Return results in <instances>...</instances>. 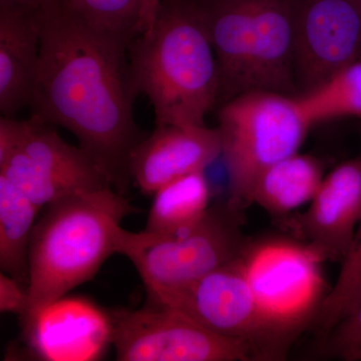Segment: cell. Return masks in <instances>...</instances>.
Returning a JSON list of instances; mask_svg holds the SVG:
<instances>
[{"label": "cell", "instance_id": "obj_23", "mask_svg": "<svg viewBox=\"0 0 361 361\" xmlns=\"http://www.w3.org/2000/svg\"><path fill=\"white\" fill-rule=\"evenodd\" d=\"M28 310L27 290L23 288V284L18 279L0 273V311L2 313H13L20 316L21 319Z\"/></svg>", "mask_w": 361, "mask_h": 361}, {"label": "cell", "instance_id": "obj_14", "mask_svg": "<svg viewBox=\"0 0 361 361\" xmlns=\"http://www.w3.org/2000/svg\"><path fill=\"white\" fill-rule=\"evenodd\" d=\"M218 128L156 126L130 154V180L145 195H154L171 180L204 171L222 153Z\"/></svg>", "mask_w": 361, "mask_h": 361}, {"label": "cell", "instance_id": "obj_5", "mask_svg": "<svg viewBox=\"0 0 361 361\" xmlns=\"http://www.w3.org/2000/svg\"><path fill=\"white\" fill-rule=\"evenodd\" d=\"M310 128L295 97L256 90L223 104L218 129L229 174V206L242 213L251 205L259 176L296 154Z\"/></svg>", "mask_w": 361, "mask_h": 361}, {"label": "cell", "instance_id": "obj_4", "mask_svg": "<svg viewBox=\"0 0 361 361\" xmlns=\"http://www.w3.org/2000/svg\"><path fill=\"white\" fill-rule=\"evenodd\" d=\"M219 70L218 103L256 90L290 96L295 85L293 0H192Z\"/></svg>", "mask_w": 361, "mask_h": 361}, {"label": "cell", "instance_id": "obj_20", "mask_svg": "<svg viewBox=\"0 0 361 361\" xmlns=\"http://www.w3.org/2000/svg\"><path fill=\"white\" fill-rule=\"evenodd\" d=\"M361 300V220L353 248L314 318L323 337L355 311Z\"/></svg>", "mask_w": 361, "mask_h": 361}, {"label": "cell", "instance_id": "obj_3", "mask_svg": "<svg viewBox=\"0 0 361 361\" xmlns=\"http://www.w3.org/2000/svg\"><path fill=\"white\" fill-rule=\"evenodd\" d=\"M47 208L30 241L23 318L90 281L111 255L122 254L130 232L123 220L135 212L113 187L73 195Z\"/></svg>", "mask_w": 361, "mask_h": 361}, {"label": "cell", "instance_id": "obj_2", "mask_svg": "<svg viewBox=\"0 0 361 361\" xmlns=\"http://www.w3.org/2000/svg\"><path fill=\"white\" fill-rule=\"evenodd\" d=\"M129 68L133 92L148 97L156 126H206L218 104L219 70L192 0H161L151 32L130 42Z\"/></svg>", "mask_w": 361, "mask_h": 361}, {"label": "cell", "instance_id": "obj_6", "mask_svg": "<svg viewBox=\"0 0 361 361\" xmlns=\"http://www.w3.org/2000/svg\"><path fill=\"white\" fill-rule=\"evenodd\" d=\"M0 174L40 210L73 195L113 187L84 149L71 146L52 126L33 118L1 116Z\"/></svg>", "mask_w": 361, "mask_h": 361}, {"label": "cell", "instance_id": "obj_11", "mask_svg": "<svg viewBox=\"0 0 361 361\" xmlns=\"http://www.w3.org/2000/svg\"><path fill=\"white\" fill-rule=\"evenodd\" d=\"M293 6L295 80L310 92L361 59V4L293 0Z\"/></svg>", "mask_w": 361, "mask_h": 361}, {"label": "cell", "instance_id": "obj_21", "mask_svg": "<svg viewBox=\"0 0 361 361\" xmlns=\"http://www.w3.org/2000/svg\"><path fill=\"white\" fill-rule=\"evenodd\" d=\"M80 18L126 42L139 35L140 0H61Z\"/></svg>", "mask_w": 361, "mask_h": 361}, {"label": "cell", "instance_id": "obj_12", "mask_svg": "<svg viewBox=\"0 0 361 361\" xmlns=\"http://www.w3.org/2000/svg\"><path fill=\"white\" fill-rule=\"evenodd\" d=\"M28 350L37 360H99L113 344L110 312L80 297L63 296L23 319Z\"/></svg>", "mask_w": 361, "mask_h": 361}, {"label": "cell", "instance_id": "obj_1", "mask_svg": "<svg viewBox=\"0 0 361 361\" xmlns=\"http://www.w3.org/2000/svg\"><path fill=\"white\" fill-rule=\"evenodd\" d=\"M40 61L32 118L70 130L123 194L142 137L134 118L130 44L90 25L61 0L35 11Z\"/></svg>", "mask_w": 361, "mask_h": 361}, {"label": "cell", "instance_id": "obj_17", "mask_svg": "<svg viewBox=\"0 0 361 361\" xmlns=\"http://www.w3.org/2000/svg\"><path fill=\"white\" fill-rule=\"evenodd\" d=\"M144 231L172 235L198 224L208 212L211 187L204 171L171 180L153 195Z\"/></svg>", "mask_w": 361, "mask_h": 361}, {"label": "cell", "instance_id": "obj_26", "mask_svg": "<svg viewBox=\"0 0 361 361\" xmlns=\"http://www.w3.org/2000/svg\"><path fill=\"white\" fill-rule=\"evenodd\" d=\"M360 4H361V0H360Z\"/></svg>", "mask_w": 361, "mask_h": 361}, {"label": "cell", "instance_id": "obj_16", "mask_svg": "<svg viewBox=\"0 0 361 361\" xmlns=\"http://www.w3.org/2000/svg\"><path fill=\"white\" fill-rule=\"evenodd\" d=\"M322 180L319 161L296 153L263 171L254 185L252 203L272 215H286L312 201Z\"/></svg>", "mask_w": 361, "mask_h": 361}, {"label": "cell", "instance_id": "obj_18", "mask_svg": "<svg viewBox=\"0 0 361 361\" xmlns=\"http://www.w3.org/2000/svg\"><path fill=\"white\" fill-rule=\"evenodd\" d=\"M39 211L26 195L0 174V268L26 287L30 241Z\"/></svg>", "mask_w": 361, "mask_h": 361}, {"label": "cell", "instance_id": "obj_19", "mask_svg": "<svg viewBox=\"0 0 361 361\" xmlns=\"http://www.w3.org/2000/svg\"><path fill=\"white\" fill-rule=\"evenodd\" d=\"M311 127L343 118H361V59L297 97Z\"/></svg>", "mask_w": 361, "mask_h": 361}, {"label": "cell", "instance_id": "obj_8", "mask_svg": "<svg viewBox=\"0 0 361 361\" xmlns=\"http://www.w3.org/2000/svg\"><path fill=\"white\" fill-rule=\"evenodd\" d=\"M237 261L266 319L294 341L327 295L322 256L307 244L271 239L247 246Z\"/></svg>", "mask_w": 361, "mask_h": 361}, {"label": "cell", "instance_id": "obj_13", "mask_svg": "<svg viewBox=\"0 0 361 361\" xmlns=\"http://www.w3.org/2000/svg\"><path fill=\"white\" fill-rule=\"evenodd\" d=\"M361 220V159L342 163L322 180L308 210L292 228L323 260L343 262Z\"/></svg>", "mask_w": 361, "mask_h": 361}, {"label": "cell", "instance_id": "obj_15", "mask_svg": "<svg viewBox=\"0 0 361 361\" xmlns=\"http://www.w3.org/2000/svg\"><path fill=\"white\" fill-rule=\"evenodd\" d=\"M40 61L35 11L0 6V111L14 116L32 104Z\"/></svg>", "mask_w": 361, "mask_h": 361}, {"label": "cell", "instance_id": "obj_24", "mask_svg": "<svg viewBox=\"0 0 361 361\" xmlns=\"http://www.w3.org/2000/svg\"><path fill=\"white\" fill-rule=\"evenodd\" d=\"M161 1V0H140L141 18H140L139 35L151 32L155 23Z\"/></svg>", "mask_w": 361, "mask_h": 361}, {"label": "cell", "instance_id": "obj_22", "mask_svg": "<svg viewBox=\"0 0 361 361\" xmlns=\"http://www.w3.org/2000/svg\"><path fill=\"white\" fill-rule=\"evenodd\" d=\"M323 351L342 360H361V300L355 311L324 336Z\"/></svg>", "mask_w": 361, "mask_h": 361}, {"label": "cell", "instance_id": "obj_10", "mask_svg": "<svg viewBox=\"0 0 361 361\" xmlns=\"http://www.w3.org/2000/svg\"><path fill=\"white\" fill-rule=\"evenodd\" d=\"M109 312L118 360H259L247 342L215 334L182 311L155 301L141 310Z\"/></svg>", "mask_w": 361, "mask_h": 361}, {"label": "cell", "instance_id": "obj_25", "mask_svg": "<svg viewBox=\"0 0 361 361\" xmlns=\"http://www.w3.org/2000/svg\"><path fill=\"white\" fill-rule=\"evenodd\" d=\"M47 0H0V6L16 7L26 11H37Z\"/></svg>", "mask_w": 361, "mask_h": 361}, {"label": "cell", "instance_id": "obj_9", "mask_svg": "<svg viewBox=\"0 0 361 361\" xmlns=\"http://www.w3.org/2000/svg\"><path fill=\"white\" fill-rule=\"evenodd\" d=\"M148 295L149 300L182 311L215 334L247 342L259 360L285 357L293 341L259 310L237 259L193 282Z\"/></svg>", "mask_w": 361, "mask_h": 361}, {"label": "cell", "instance_id": "obj_7", "mask_svg": "<svg viewBox=\"0 0 361 361\" xmlns=\"http://www.w3.org/2000/svg\"><path fill=\"white\" fill-rule=\"evenodd\" d=\"M240 216L224 203L210 207L198 224L176 234L129 232L122 255L135 266L148 294L182 286L243 254L249 244Z\"/></svg>", "mask_w": 361, "mask_h": 361}]
</instances>
